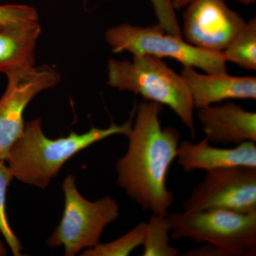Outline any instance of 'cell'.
Segmentation results:
<instances>
[{"label": "cell", "mask_w": 256, "mask_h": 256, "mask_svg": "<svg viewBox=\"0 0 256 256\" xmlns=\"http://www.w3.org/2000/svg\"><path fill=\"white\" fill-rule=\"evenodd\" d=\"M163 106L144 100L138 106L136 120L127 137V152L118 160V184L144 212L168 215L174 194L166 180L176 159L181 134L176 128H163Z\"/></svg>", "instance_id": "cell-1"}, {"label": "cell", "mask_w": 256, "mask_h": 256, "mask_svg": "<svg viewBox=\"0 0 256 256\" xmlns=\"http://www.w3.org/2000/svg\"><path fill=\"white\" fill-rule=\"evenodd\" d=\"M132 120L107 128H92L82 134L72 132L67 137L50 139L45 136L40 118L25 124L22 134L10 148L6 161L14 178L44 188L70 158L92 144L116 134L127 136Z\"/></svg>", "instance_id": "cell-2"}, {"label": "cell", "mask_w": 256, "mask_h": 256, "mask_svg": "<svg viewBox=\"0 0 256 256\" xmlns=\"http://www.w3.org/2000/svg\"><path fill=\"white\" fill-rule=\"evenodd\" d=\"M168 218L172 238L207 244L183 256L256 255V212L242 214L224 210L175 212Z\"/></svg>", "instance_id": "cell-3"}, {"label": "cell", "mask_w": 256, "mask_h": 256, "mask_svg": "<svg viewBox=\"0 0 256 256\" xmlns=\"http://www.w3.org/2000/svg\"><path fill=\"white\" fill-rule=\"evenodd\" d=\"M108 70L109 86L168 106L190 131L192 138L195 137L194 107L181 74L160 58L146 55L133 56L132 60H110Z\"/></svg>", "instance_id": "cell-4"}, {"label": "cell", "mask_w": 256, "mask_h": 256, "mask_svg": "<svg viewBox=\"0 0 256 256\" xmlns=\"http://www.w3.org/2000/svg\"><path fill=\"white\" fill-rule=\"evenodd\" d=\"M105 37L114 54L128 52L133 56L171 58L184 67L200 68L206 74L226 73L222 53L197 48L182 37L168 33L159 23L146 28L122 24L108 28Z\"/></svg>", "instance_id": "cell-5"}, {"label": "cell", "mask_w": 256, "mask_h": 256, "mask_svg": "<svg viewBox=\"0 0 256 256\" xmlns=\"http://www.w3.org/2000/svg\"><path fill=\"white\" fill-rule=\"evenodd\" d=\"M64 208L62 220L48 240L52 248L64 247V255H76L100 242L104 229L119 216V206L110 196L96 202L79 193L73 175L63 182Z\"/></svg>", "instance_id": "cell-6"}, {"label": "cell", "mask_w": 256, "mask_h": 256, "mask_svg": "<svg viewBox=\"0 0 256 256\" xmlns=\"http://www.w3.org/2000/svg\"><path fill=\"white\" fill-rule=\"evenodd\" d=\"M212 210L256 212V169L232 166L207 172L183 202V212Z\"/></svg>", "instance_id": "cell-7"}, {"label": "cell", "mask_w": 256, "mask_h": 256, "mask_svg": "<svg viewBox=\"0 0 256 256\" xmlns=\"http://www.w3.org/2000/svg\"><path fill=\"white\" fill-rule=\"evenodd\" d=\"M6 76L8 86L0 98V160L3 161L22 134L26 106L37 94L60 82V74L48 65L18 69Z\"/></svg>", "instance_id": "cell-8"}, {"label": "cell", "mask_w": 256, "mask_h": 256, "mask_svg": "<svg viewBox=\"0 0 256 256\" xmlns=\"http://www.w3.org/2000/svg\"><path fill=\"white\" fill-rule=\"evenodd\" d=\"M183 14L182 33L190 44L222 53L246 24L224 0H193Z\"/></svg>", "instance_id": "cell-9"}, {"label": "cell", "mask_w": 256, "mask_h": 256, "mask_svg": "<svg viewBox=\"0 0 256 256\" xmlns=\"http://www.w3.org/2000/svg\"><path fill=\"white\" fill-rule=\"evenodd\" d=\"M197 117L212 144L229 146L256 142V114L232 102L197 109Z\"/></svg>", "instance_id": "cell-10"}, {"label": "cell", "mask_w": 256, "mask_h": 256, "mask_svg": "<svg viewBox=\"0 0 256 256\" xmlns=\"http://www.w3.org/2000/svg\"><path fill=\"white\" fill-rule=\"evenodd\" d=\"M181 75L186 82L196 109L232 99H256L255 76H234L227 72L201 74L192 67H184Z\"/></svg>", "instance_id": "cell-11"}, {"label": "cell", "mask_w": 256, "mask_h": 256, "mask_svg": "<svg viewBox=\"0 0 256 256\" xmlns=\"http://www.w3.org/2000/svg\"><path fill=\"white\" fill-rule=\"evenodd\" d=\"M176 160L184 172L196 170L210 172L232 166H247L256 169V146L252 141L234 148L210 146L206 138L200 142H180Z\"/></svg>", "instance_id": "cell-12"}, {"label": "cell", "mask_w": 256, "mask_h": 256, "mask_svg": "<svg viewBox=\"0 0 256 256\" xmlns=\"http://www.w3.org/2000/svg\"><path fill=\"white\" fill-rule=\"evenodd\" d=\"M41 32L38 22L0 26V73L8 74L34 66Z\"/></svg>", "instance_id": "cell-13"}, {"label": "cell", "mask_w": 256, "mask_h": 256, "mask_svg": "<svg viewBox=\"0 0 256 256\" xmlns=\"http://www.w3.org/2000/svg\"><path fill=\"white\" fill-rule=\"evenodd\" d=\"M226 62L256 70V18H250L222 52Z\"/></svg>", "instance_id": "cell-14"}, {"label": "cell", "mask_w": 256, "mask_h": 256, "mask_svg": "<svg viewBox=\"0 0 256 256\" xmlns=\"http://www.w3.org/2000/svg\"><path fill=\"white\" fill-rule=\"evenodd\" d=\"M171 224L168 216L151 214L142 242V256H176L180 248L170 245Z\"/></svg>", "instance_id": "cell-15"}, {"label": "cell", "mask_w": 256, "mask_h": 256, "mask_svg": "<svg viewBox=\"0 0 256 256\" xmlns=\"http://www.w3.org/2000/svg\"><path fill=\"white\" fill-rule=\"evenodd\" d=\"M146 227V222H140L132 230L114 242L98 244L86 249L82 256H128L138 247L142 245Z\"/></svg>", "instance_id": "cell-16"}, {"label": "cell", "mask_w": 256, "mask_h": 256, "mask_svg": "<svg viewBox=\"0 0 256 256\" xmlns=\"http://www.w3.org/2000/svg\"><path fill=\"white\" fill-rule=\"evenodd\" d=\"M14 178L10 168L0 160V232L2 234L13 255L22 256L21 242L10 227L6 212V192L12 180Z\"/></svg>", "instance_id": "cell-17"}, {"label": "cell", "mask_w": 256, "mask_h": 256, "mask_svg": "<svg viewBox=\"0 0 256 256\" xmlns=\"http://www.w3.org/2000/svg\"><path fill=\"white\" fill-rule=\"evenodd\" d=\"M38 22L34 8L24 4L0 5V26Z\"/></svg>", "instance_id": "cell-18"}, {"label": "cell", "mask_w": 256, "mask_h": 256, "mask_svg": "<svg viewBox=\"0 0 256 256\" xmlns=\"http://www.w3.org/2000/svg\"><path fill=\"white\" fill-rule=\"evenodd\" d=\"M152 5L158 23L165 31L175 36H182V28L172 0H149Z\"/></svg>", "instance_id": "cell-19"}, {"label": "cell", "mask_w": 256, "mask_h": 256, "mask_svg": "<svg viewBox=\"0 0 256 256\" xmlns=\"http://www.w3.org/2000/svg\"><path fill=\"white\" fill-rule=\"evenodd\" d=\"M172 1L174 9L180 10L186 8L193 0H172Z\"/></svg>", "instance_id": "cell-20"}, {"label": "cell", "mask_w": 256, "mask_h": 256, "mask_svg": "<svg viewBox=\"0 0 256 256\" xmlns=\"http://www.w3.org/2000/svg\"><path fill=\"white\" fill-rule=\"evenodd\" d=\"M232 1L237 2L240 3V4L248 6V5L254 4L256 0H232Z\"/></svg>", "instance_id": "cell-21"}, {"label": "cell", "mask_w": 256, "mask_h": 256, "mask_svg": "<svg viewBox=\"0 0 256 256\" xmlns=\"http://www.w3.org/2000/svg\"><path fill=\"white\" fill-rule=\"evenodd\" d=\"M5 255H6V249L3 242L0 240V256H4Z\"/></svg>", "instance_id": "cell-22"}]
</instances>
